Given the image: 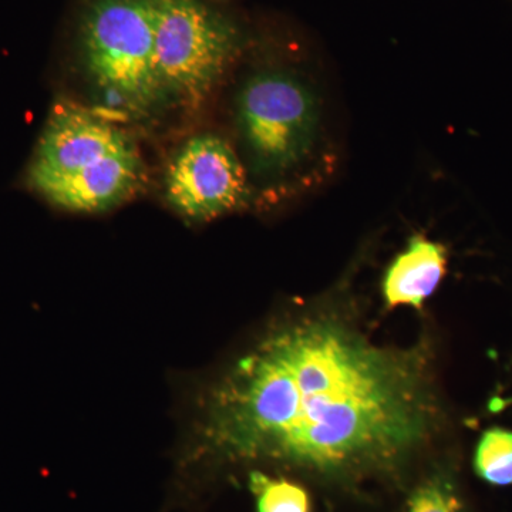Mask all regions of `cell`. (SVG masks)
Returning <instances> with one entry per match:
<instances>
[{
	"mask_svg": "<svg viewBox=\"0 0 512 512\" xmlns=\"http://www.w3.org/2000/svg\"><path fill=\"white\" fill-rule=\"evenodd\" d=\"M165 192L171 207L183 217L212 220L247 200V171L227 141L201 134L175 154L165 178Z\"/></svg>",
	"mask_w": 512,
	"mask_h": 512,
	"instance_id": "obj_6",
	"label": "cell"
},
{
	"mask_svg": "<svg viewBox=\"0 0 512 512\" xmlns=\"http://www.w3.org/2000/svg\"><path fill=\"white\" fill-rule=\"evenodd\" d=\"M154 63L167 104L198 107L238 52V32L201 0H151Z\"/></svg>",
	"mask_w": 512,
	"mask_h": 512,
	"instance_id": "obj_5",
	"label": "cell"
},
{
	"mask_svg": "<svg viewBox=\"0 0 512 512\" xmlns=\"http://www.w3.org/2000/svg\"><path fill=\"white\" fill-rule=\"evenodd\" d=\"M235 126L252 173L259 178L284 177L315 150L319 103L296 74L258 70L239 87Z\"/></svg>",
	"mask_w": 512,
	"mask_h": 512,
	"instance_id": "obj_4",
	"label": "cell"
},
{
	"mask_svg": "<svg viewBox=\"0 0 512 512\" xmlns=\"http://www.w3.org/2000/svg\"><path fill=\"white\" fill-rule=\"evenodd\" d=\"M446 271L447 249L443 245L424 235L410 238L384 274L382 292L386 305L420 309L439 288Z\"/></svg>",
	"mask_w": 512,
	"mask_h": 512,
	"instance_id": "obj_7",
	"label": "cell"
},
{
	"mask_svg": "<svg viewBox=\"0 0 512 512\" xmlns=\"http://www.w3.org/2000/svg\"><path fill=\"white\" fill-rule=\"evenodd\" d=\"M474 467L478 476L493 485L512 484V431L494 427L478 443Z\"/></svg>",
	"mask_w": 512,
	"mask_h": 512,
	"instance_id": "obj_8",
	"label": "cell"
},
{
	"mask_svg": "<svg viewBox=\"0 0 512 512\" xmlns=\"http://www.w3.org/2000/svg\"><path fill=\"white\" fill-rule=\"evenodd\" d=\"M434 420L420 352L379 348L318 315L269 333L229 369L208 394L200 436L221 456L342 474L399 463Z\"/></svg>",
	"mask_w": 512,
	"mask_h": 512,
	"instance_id": "obj_1",
	"label": "cell"
},
{
	"mask_svg": "<svg viewBox=\"0 0 512 512\" xmlns=\"http://www.w3.org/2000/svg\"><path fill=\"white\" fill-rule=\"evenodd\" d=\"M403 512H460V504L446 481L430 480L414 491Z\"/></svg>",
	"mask_w": 512,
	"mask_h": 512,
	"instance_id": "obj_10",
	"label": "cell"
},
{
	"mask_svg": "<svg viewBox=\"0 0 512 512\" xmlns=\"http://www.w3.org/2000/svg\"><path fill=\"white\" fill-rule=\"evenodd\" d=\"M251 490L256 495L258 512H309L308 493L291 481L255 471L251 474Z\"/></svg>",
	"mask_w": 512,
	"mask_h": 512,
	"instance_id": "obj_9",
	"label": "cell"
},
{
	"mask_svg": "<svg viewBox=\"0 0 512 512\" xmlns=\"http://www.w3.org/2000/svg\"><path fill=\"white\" fill-rule=\"evenodd\" d=\"M80 49L90 80L114 106L147 116L167 104L154 63L151 0H93Z\"/></svg>",
	"mask_w": 512,
	"mask_h": 512,
	"instance_id": "obj_3",
	"label": "cell"
},
{
	"mask_svg": "<svg viewBox=\"0 0 512 512\" xmlns=\"http://www.w3.org/2000/svg\"><path fill=\"white\" fill-rule=\"evenodd\" d=\"M512 397L510 399H494L493 402L490 403L491 412H501L505 407L511 406Z\"/></svg>",
	"mask_w": 512,
	"mask_h": 512,
	"instance_id": "obj_11",
	"label": "cell"
},
{
	"mask_svg": "<svg viewBox=\"0 0 512 512\" xmlns=\"http://www.w3.org/2000/svg\"><path fill=\"white\" fill-rule=\"evenodd\" d=\"M141 181L140 154L120 127L57 101L26 171L30 190L64 210L101 212L127 201Z\"/></svg>",
	"mask_w": 512,
	"mask_h": 512,
	"instance_id": "obj_2",
	"label": "cell"
}]
</instances>
